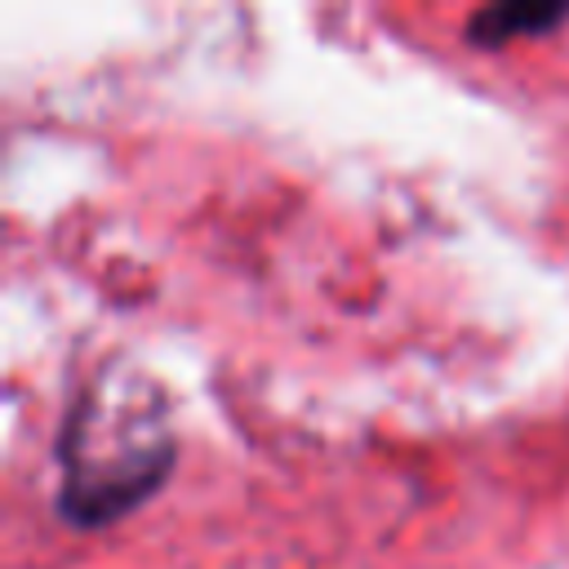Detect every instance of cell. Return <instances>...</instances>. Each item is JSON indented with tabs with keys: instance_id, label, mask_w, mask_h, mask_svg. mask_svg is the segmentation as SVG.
I'll list each match as a JSON object with an SVG mask.
<instances>
[{
	"instance_id": "obj_1",
	"label": "cell",
	"mask_w": 569,
	"mask_h": 569,
	"mask_svg": "<svg viewBox=\"0 0 569 569\" xmlns=\"http://www.w3.org/2000/svg\"><path fill=\"white\" fill-rule=\"evenodd\" d=\"M173 436L164 431V409L156 391L102 373L62 431V511L76 525H107L138 507L169 471Z\"/></svg>"
},
{
	"instance_id": "obj_2",
	"label": "cell",
	"mask_w": 569,
	"mask_h": 569,
	"mask_svg": "<svg viewBox=\"0 0 569 569\" xmlns=\"http://www.w3.org/2000/svg\"><path fill=\"white\" fill-rule=\"evenodd\" d=\"M569 18V4H525V0H507V4H489L467 22V40L471 44H507L516 36H538L551 31L556 22Z\"/></svg>"
}]
</instances>
